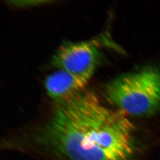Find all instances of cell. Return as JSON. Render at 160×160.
<instances>
[{
	"instance_id": "6da1fadb",
	"label": "cell",
	"mask_w": 160,
	"mask_h": 160,
	"mask_svg": "<svg viewBox=\"0 0 160 160\" xmlns=\"http://www.w3.org/2000/svg\"><path fill=\"white\" fill-rule=\"evenodd\" d=\"M133 130L124 112L105 107L93 92L85 89L56 102L34 138L63 160H129Z\"/></svg>"
},
{
	"instance_id": "7a4b0ae2",
	"label": "cell",
	"mask_w": 160,
	"mask_h": 160,
	"mask_svg": "<svg viewBox=\"0 0 160 160\" xmlns=\"http://www.w3.org/2000/svg\"><path fill=\"white\" fill-rule=\"evenodd\" d=\"M104 94L124 113L153 115L160 109V72L148 67L122 74L107 83Z\"/></svg>"
},
{
	"instance_id": "3957f363",
	"label": "cell",
	"mask_w": 160,
	"mask_h": 160,
	"mask_svg": "<svg viewBox=\"0 0 160 160\" xmlns=\"http://www.w3.org/2000/svg\"><path fill=\"white\" fill-rule=\"evenodd\" d=\"M101 58V51L95 41L68 42L56 51L51 63L58 70L90 79Z\"/></svg>"
},
{
	"instance_id": "277c9868",
	"label": "cell",
	"mask_w": 160,
	"mask_h": 160,
	"mask_svg": "<svg viewBox=\"0 0 160 160\" xmlns=\"http://www.w3.org/2000/svg\"><path fill=\"white\" fill-rule=\"evenodd\" d=\"M90 79L58 70L46 77L44 84L49 97L56 103L84 90Z\"/></svg>"
}]
</instances>
